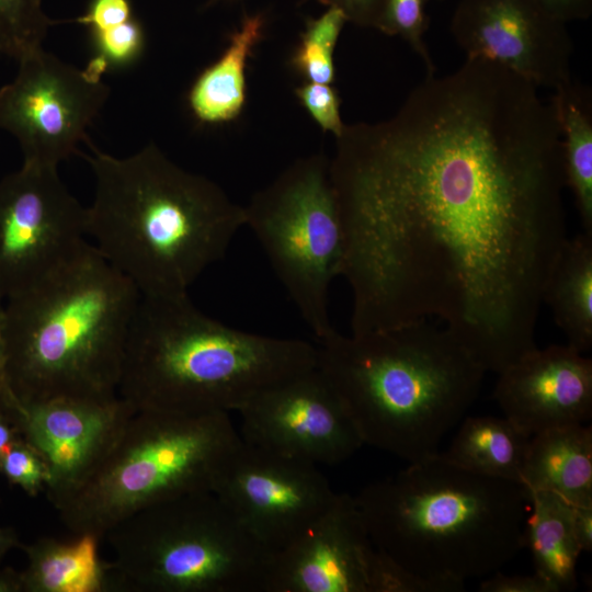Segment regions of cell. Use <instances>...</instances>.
Returning <instances> with one entry per match:
<instances>
[{"instance_id": "36", "label": "cell", "mask_w": 592, "mask_h": 592, "mask_svg": "<svg viewBox=\"0 0 592 592\" xmlns=\"http://www.w3.org/2000/svg\"><path fill=\"white\" fill-rule=\"evenodd\" d=\"M4 305L5 299L0 294V407L8 392L5 382Z\"/></svg>"}, {"instance_id": "39", "label": "cell", "mask_w": 592, "mask_h": 592, "mask_svg": "<svg viewBox=\"0 0 592 592\" xmlns=\"http://www.w3.org/2000/svg\"><path fill=\"white\" fill-rule=\"evenodd\" d=\"M21 546L18 533L11 526H0V563L5 555Z\"/></svg>"}, {"instance_id": "17", "label": "cell", "mask_w": 592, "mask_h": 592, "mask_svg": "<svg viewBox=\"0 0 592 592\" xmlns=\"http://www.w3.org/2000/svg\"><path fill=\"white\" fill-rule=\"evenodd\" d=\"M498 375L503 417L530 436L591 419L592 361L568 344L536 346Z\"/></svg>"}, {"instance_id": "5", "label": "cell", "mask_w": 592, "mask_h": 592, "mask_svg": "<svg viewBox=\"0 0 592 592\" xmlns=\"http://www.w3.org/2000/svg\"><path fill=\"white\" fill-rule=\"evenodd\" d=\"M317 365V346L229 327L189 294L140 296L117 395L135 411H238L264 389Z\"/></svg>"}, {"instance_id": "15", "label": "cell", "mask_w": 592, "mask_h": 592, "mask_svg": "<svg viewBox=\"0 0 592 592\" xmlns=\"http://www.w3.org/2000/svg\"><path fill=\"white\" fill-rule=\"evenodd\" d=\"M1 409L47 465L45 492L53 505L91 474L135 412L119 396L21 401L9 392Z\"/></svg>"}, {"instance_id": "20", "label": "cell", "mask_w": 592, "mask_h": 592, "mask_svg": "<svg viewBox=\"0 0 592 592\" xmlns=\"http://www.w3.org/2000/svg\"><path fill=\"white\" fill-rule=\"evenodd\" d=\"M567 344L581 353L592 348V232L567 238L543 293Z\"/></svg>"}, {"instance_id": "7", "label": "cell", "mask_w": 592, "mask_h": 592, "mask_svg": "<svg viewBox=\"0 0 592 592\" xmlns=\"http://www.w3.org/2000/svg\"><path fill=\"white\" fill-rule=\"evenodd\" d=\"M241 442L227 412L135 411L98 466L54 508L73 534L102 538L149 506L214 492Z\"/></svg>"}, {"instance_id": "4", "label": "cell", "mask_w": 592, "mask_h": 592, "mask_svg": "<svg viewBox=\"0 0 592 592\" xmlns=\"http://www.w3.org/2000/svg\"><path fill=\"white\" fill-rule=\"evenodd\" d=\"M354 500L377 549L458 591L499 571L525 545L524 486L475 474L442 453L367 485Z\"/></svg>"}, {"instance_id": "24", "label": "cell", "mask_w": 592, "mask_h": 592, "mask_svg": "<svg viewBox=\"0 0 592 592\" xmlns=\"http://www.w3.org/2000/svg\"><path fill=\"white\" fill-rule=\"evenodd\" d=\"M561 133L566 187L573 194L582 230L592 232V93L574 81L550 99Z\"/></svg>"}, {"instance_id": "9", "label": "cell", "mask_w": 592, "mask_h": 592, "mask_svg": "<svg viewBox=\"0 0 592 592\" xmlns=\"http://www.w3.org/2000/svg\"><path fill=\"white\" fill-rule=\"evenodd\" d=\"M259 241L300 317L319 340L331 332L328 295L342 275L344 234L323 153L300 158L244 206Z\"/></svg>"}, {"instance_id": "29", "label": "cell", "mask_w": 592, "mask_h": 592, "mask_svg": "<svg viewBox=\"0 0 592 592\" xmlns=\"http://www.w3.org/2000/svg\"><path fill=\"white\" fill-rule=\"evenodd\" d=\"M90 33L95 48L94 56L102 58L109 68L134 62L145 48V32L135 18Z\"/></svg>"}, {"instance_id": "12", "label": "cell", "mask_w": 592, "mask_h": 592, "mask_svg": "<svg viewBox=\"0 0 592 592\" xmlns=\"http://www.w3.org/2000/svg\"><path fill=\"white\" fill-rule=\"evenodd\" d=\"M237 412L244 443L300 462L337 465L364 445L317 365L264 389Z\"/></svg>"}, {"instance_id": "13", "label": "cell", "mask_w": 592, "mask_h": 592, "mask_svg": "<svg viewBox=\"0 0 592 592\" xmlns=\"http://www.w3.org/2000/svg\"><path fill=\"white\" fill-rule=\"evenodd\" d=\"M214 492L273 554L298 537L337 496L317 465L243 441Z\"/></svg>"}, {"instance_id": "21", "label": "cell", "mask_w": 592, "mask_h": 592, "mask_svg": "<svg viewBox=\"0 0 592 592\" xmlns=\"http://www.w3.org/2000/svg\"><path fill=\"white\" fill-rule=\"evenodd\" d=\"M265 26L262 13L246 15L223 55L194 81L187 101L194 116L207 124L236 118L246 103V67Z\"/></svg>"}, {"instance_id": "2", "label": "cell", "mask_w": 592, "mask_h": 592, "mask_svg": "<svg viewBox=\"0 0 592 592\" xmlns=\"http://www.w3.org/2000/svg\"><path fill=\"white\" fill-rule=\"evenodd\" d=\"M87 144L84 158L95 179L87 207L92 246L140 296L189 294L244 227V206L155 144L127 157Z\"/></svg>"}, {"instance_id": "31", "label": "cell", "mask_w": 592, "mask_h": 592, "mask_svg": "<svg viewBox=\"0 0 592 592\" xmlns=\"http://www.w3.org/2000/svg\"><path fill=\"white\" fill-rule=\"evenodd\" d=\"M134 18L129 0H91L77 22L90 31L103 30Z\"/></svg>"}, {"instance_id": "33", "label": "cell", "mask_w": 592, "mask_h": 592, "mask_svg": "<svg viewBox=\"0 0 592 592\" xmlns=\"http://www.w3.org/2000/svg\"><path fill=\"white\" fill-rule=\"evenodd\" d=\"M343 11L348 22L379 30L386 0H318Z\"/></svg>"}, {"instance_id": "27", "label": "cell", "mask_w": 592, "mask_h": 592, "mask_svg": "<svg viewBox=\"0 0 592 592\" xmlns=\"http://www.w3.org/2000/svg\"><path fill=\"white\" fill-rule=\"evenodd\" d=\"M426 1L386 0L378 31L387 35H399L423 61L426 75H433L436 68L424 42Z\"/></svg>"}, {"instance_id": "6", "label": "cell", "mask_w": 592, "mask_h": 592, "mask_svg": "<svg viewBox=\"0 0 592 592\" xmlns=\"http://www.w3.org/2000/svg\"><path fill=\"white\" fill-rule=\"evenodd\" d=\"M140 294L90 244L29 289L5 299V382L21 401L117 397Z\"/></svg>"}, {"instance_id": "32", "label": "cell", "mask_w": 592, "mask_h": 592, "mask_svg": "<svg viewBox=\"0 0 592 592\" xmlns=\"http://www.w3.org/2000/svg\"><path fill=\"white\" fill-rule=\"evenodd\" d=\"M481 592H557L556 588L537 573L531 576H506L499 571L482 580Z\"/></svg>"}, {"instance_id": "23", "label": "cell", "mask_w": 592, "mask_h": 592, "mask_svg": "<svg viewBox=\"0 0 592 592\" xmlns=\"http://www.w3.org/2000/svg\"><path fill=\"white\" fill-rule=\"evenodd\" d=\"M530 439L505 417H466L442 455L475 474L521 483Z\"/></svg>"}, {"instance_id": "14", "label": "cell", "mask_w": 592, "mask_h": 592, "mask_svg": "<svg viewBox=\"0 0 592 592\" xmlns=\"http://www.w3.org/2000/svg\"><path fill=\"white\" fill-rule=\"evenodd\" d=\"M451 32L466 58L497 64L537 88L572 80L566 24L534 0H459Z\"/></svg>"}, {"instance_id": "1", "label": "cell", "mask_w": 592, "mask_h": 592, "mask_svg": "<svg viewBox=\"0 0 592 592\" xmlns=\"http://www.w3.org/2000/svg\"><path fill=\"white\" fill-rule=\"evenodd\" d=\"M329 170L351 333L436 318L497 374L536 348L568 238L560 127L537 87L466 58L391 117L345 124Z\"/></svg>"}, {"instance_id": "25", "label": "cell", "mask_w": 592, "mask_h": 592, "mask_svg": "<svg viewBox=\"0 0 592 592\" xmlns=\"http://www.w3.org/2000/svg\"><path fill=\"white\" fill-rule=\"evenodd\" d=\"M348 19L343 11L329 7L306 24L291 58L292 67L308 82L332 84L335 77L333 53Z\"/></svg>"}, {"instance_id": "8", "label": "cell", "mask_w": 592, "mask_h": 592, "mask_svg": "<svg viewBox=\"0 0 592 592\" xmlns=\"http://www.w3.org/2000/svg\"><path fill=\"white\" fill-rule=\"evenodd\" d=\"M104 537L117 591L265 592L273 559L210 491L141 510Z\"/></svg>"}, {"instance_id": "3", "label": "cell", "mask_w": 592, "mask_h": 592, "mask_svg": "<svg viewBox=\"0 0 592 592\" xmlns=\"http://www.w3.org/2000/svg\"><path fill=\"white\" fill-rule=\"evenodd\" d=\"M317 367L364 444L415 463L439 452L476 400L486 371L445 327L419 320L317 340Z\"/></svg>"}, {"instance_id": "30", "label": "cell", "mask_w": 592, "mask_h": 592, "mask_svg": "<svg viewBox=\"0 0 592 592\" xmlns=\"http://www.w3.org/2000/svg\"><path fill=\"white\" fill-rule=\"evenodd\" d=\"M295 94L323 132L341 135L345 125L340 113L341 99L331 84L306 81L295 89Z\"/></svg>"}, {"instance_id": "34", "label": "cell", "mask_w": 592, "mask_h": 592, "mask_svg": "<svg viewBox=\"0 0 592 592\" xmlns=\"http://www.w3.org/2000/svg\"><path fill=\"white\" fill-rule=\"evenodd\" d=\"M543 10L565 24L583 21L592 14V0H534Z\"/></svg>"}, {"instance_id": "26", "label": "cell", "mask_w": 592, "mask_h": 592, "mask_svg": "<svg viewBox=\"0 0 592 592\" xmlns=\"http://www.w3.org/2000/svg\"><path fill=\"white\" fill-rule=\"evenodd\" d=\"M50 25L43 0H0V54L19 62L43 48Z\"/></svg>"}, {"instance_id": "38", "label": "cell", "mask_w": 592, "mask_h": 592, "mask_svg": "<svg viewBox=\"0 0 592 592\" xmlns=\"http://www.w3.org/2000/svg\"><path fill=\"white\" fill-rule=\"evenodd\" d=\"M0 592H23L21 570L0 567Z\"/></svg>"}, {"instance_id": "18", "label": "cell", "mask_w": 592, "mask_h": 592, "mask_svg": "<svg viewBox=\"0 0 592 592\" xmlns=\"http://www.w3.org/2000/svg\"><path fill=\"white\" fill-rule=\"evenodd\" d=\"M527 492L547 491L571 505L592 504V431L584 424L534 434L522 469Z\"/></svg>"}, {"instance_id": "37", "label": "cell", "mask_w": 592, "mask_h": 592, "mask_svg": "<svg viewBox=\"0 0 592 592\" xmlns=\"http://www.w3.org/2000/svg\"><path fill=\"white\" fill-rule=\"evenodd\" d=\"M19 437H21V435L19 434L16 428L8 414L0 409V457Z\"/></svg>"}, {"instance_id": "16", "label": "cell", "mask_w": 592, "mask_h": 592, "mask_svg": "<svg viewBox=\"0 0 592 592\" xmlns=\"http://www.w3.org/2000/svg\"><path fill=\"white\" fill-rule=\"evenodd\" d=\"M380 556L354 497L337 493L298 537L273 554L265 592H374Z\"/></svg>"}, {"instance_id": "10", "label": "cell", "mask_w": 592, "mask_h": 592, "mask_svg": "<svg viewBox=\"0 0 592 592\" xmlns=\"http://www.w3.org/2000/svg\"><path fill=\"white\" fill-rule=\"evenodd\" d=\"M107 70L98 56L78 68L44 48L18 62L13 80L0 88V129L16 139L23 162L58 168L79 152L110 95Z\"/></svg>"}, {"instance_id": "19", "label": "cell", "mask_w": 592, "mask_h": 592, "mask_svg": "<svg viewBox=\"0 0 592 592\" xmlns=\"http://www.w3.org/2000/svg\"><path fill=\"white\" fill-rule=\"evenodd\" d=\"M100 540L83 533L69 539L39 537L21 543L27 559L21 570L23 592L117 591L111 562L99 556Z\"/></svg>"}, {"instance_id": "11", "label": "cell", "mask_w": 592, "mask_h": 592, "mask_svg": "<svg viewBox=\"0 0 592 592\" xmlns=\"http://www.w3.org/2000/svg\"><path fill=\"white\" fill-rule=\"evenodd\" d=\"M87 207L57 168L23 162L0 180V294L36 285L79 257L87 241Z\"/></svg>"}, {"instance_id": "35", "label": "cell", "mask_w": 592, "mask_h": 592, "mask_svg": "<svg viewBox=\"0 0 592 592\" xmlns=\"http://www.w3.org/2000/svg\"><path fill=\"white\" fill-rule=\"evenodd\" d=\"M573 531L581 551L592 550V504L572 505Z\"/></svg>"}, {"instance_id": "22", "label": "cell", "mask_w": 592, "mask_h": 592, "mask_svg": "<svg viewBox=\"0 0 592 592\" xmlns=\"http://www.w3.org/2000/svg\"><path fill=\"white\" fill-rule=\"evenodd\" d=\"M531 513L524 525V544L532 553L535 573L557 590L577 587V563L582 553L573 531L572 505L555 493L530 492Z\"/></svg>"}, {"instance_id": "28", "label": "cell", "mask_w": 592, "mask_h": 592, "mask_svg": "<svg viewBox=\"0 0 592 592\" xmlns=\"http://www.w3.org/2000/svg\"><path fill=\"white\" fill-rule=\"evenodd\" d=\"M0 474L7 481L31 497L46 490L49 471L39 454L22 437L0 457Z\"/></svg>"}]
</instances>
